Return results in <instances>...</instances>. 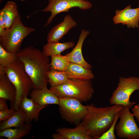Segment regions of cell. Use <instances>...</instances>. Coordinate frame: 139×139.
<instances>
[{"mask_svg": "<svg viewBox=\"0 0 139 139\" xmlns=\"http://www.w3.org/2000/svg\"><path fill=\"white\" fill-rule=\"evenodd\" d=\"M17 59L23 64L30 78L34 89L47 87V73L50 70L49 59L39 49L29 46L16 54Z\"/></svg>", "mask_w": 139, "mask_h": 139, "instance_id": "1", "label": "cell"}, {"mask_svg": "<svg viewBox=\"0 0 139 139\" xmlns=\"http://www.w3.org/2000/svg\"><path fill=\"white\" fill-rule=\"evenodd\" d=\"M87 113L82 121L83 125L93 139H97L110 128L116 114L123 106L97 107L93 103L86 105Z\"/></svg>", "mask_w": 139, "mask_h": 139, "instance_id": "2", "label": "cell"}, {"mask_svg": "<svg viewBox=\"0 0 139 139\" xmlns=\"http://www.w3.org/2000/svg\"><path fill=\"white\" fill-rule=\"evenodd\" d=\"M4 68L5 74L16 89V97L13 108L17 110L20 108L23 99L29 95L33 89V83L23 64L17 58Z\"/></svg>", "mask_w": 139, "mask_h": 139, "instance_id": "3", "label": "cell"}, {"mask_svg": "<svg viewBox=\"0 0 139 139\" xmlns=\"http://www.w3.org/2000/svg\"><path fill=\"white\" fill-rule=\"evenodd\" d=\"M50 89L59 98L75 99L86 102L92 97L94 92L90 80L69 79L62 84L50 87Z\"/></svg>", "mask_w": 139, "mask_h": 139, "instance_id": "4", "label": "cell"}, {"mask_svg": "<svg viewBox=\"0 0 139 139\" xmlns=\"http://www.w3.org/2000/svg\"><path fill=\"white\" fill-rule=\"evenodd\" d=\"M35 30L34 28L24 25L20 15L11 27L6 29L4 34L0 36V45L7 51L16 54L20 50L24 39Z\"/></svg>", "mask_w": 139, "mask_h": 139, "instance_id": "5", "label": "cell"}, {"mask_svg": "<svg viewBox=\"0 0 139 139\" xmlns=\"http://www.w3.org/2000/svg\"><path fill=\"white\" fill-rule=\"evenodd\" d=\"M136 90L139 91V77L133 76L120 77L117 87L112 92L109 99L110 104L120 105L132 108L137 104L131 101L130 98L132 94Z\"/></svg>", "mask_w": 139, "mask_h": 139, "instance_id": "6", "label": "cell"}, {"mask_svg": "<svg viewBox=\"0 0 139 139\" xmlns=\"http://www.w3.org/2000/svg\"><path fill=\"white\" fill-rule=\"evenodd\" d=\"M77 99L59 98V111L62 118L68 123L77 125L81 122L86 115V106Z\"/></svg>", "mask_w": 139, "mask_h": 139, "instance_id": "7", "label": "cell"}, {"mask_svg": "<svg viewBox=\"0 0 139 139\" xmlns=\"http://www.w3.org/2000/svg\"><path fill=\"white\" fill-rule=\"evenodd\" d=\"M47 6L40 11L50 12L51 15L44 26L45 27L49 25L55 16L63 12H68L69 10L74 7L83 10H88L92 7L91 3L86 0H48Z\"/></svg>", "mask_w": 139, "mask_h": 139, "instance_id": "8", "label": "cell"}, {"mask_svg": "<svg viewBox=\"0 0 139 139\" xmlns=\"http://www.w3.org/2000/svg\"><path fill=\"white\" fill-rule=\"evenodd\" d=\"M129 109L123 106L121 111L120 120L115 127L116 135L121 138L139 139V128L134 119V115L130 112Z\"/></svg>", "mask_w": 139, "mask_h": 139, "instance_id": "9", "label": "cell"}, {"mask_svg": "<svg viewBox=\"0 0 139 139\" xmlns=\"http://www.w3.org/2000/svg\"><path fill=\"white\" fill-rule=\"evenodd\" d=\"M129 5L121 10H117L113 18L114 24L126 25L128 28H138L139 22V7L131 8Z\"/></svg>", "mask_w": 139, "mask_h": 139, "instance_id": "10", "label": "cell"}, {"mask_svg": "<svg viewBox=\"0 0 139 139\" xmlns=\"http://www.w3.org/2000/svg\"><path fill=\"white\" fill-rule=\"evenodd\" d=\"M77 24L70 14L66 15L62 22L55 26L50 30L47 38L48 42H59Z\"/></svg>", "mask_w": 139, "mask_h": 139, "instance_id": "11", "label": "cell"}, {"mask_svg": "<svg viewBox=\"0 0 139 139\" xmlns=\"http://www.w3.org/2000/svg\"><path fill=\"white\" fill-rule=\"evenodd\" d=\"M90 32L88 30L82 29L76 46L71 52L65 55L70 62L75 63L85 68L91 69L92 68V65L85 60L82 52L83 43Z\"/></svg>", "mask_w": 139, "mask_h": 139, "instance_id": "12", "label": "cell"}, {"mask_svg": "<svg viewBox=\"0 0 139 139\" xmlns=\"http://www.w3.org/2000/svg\"><path fill=\"white\" fill-rule=\"evenodd\" d=\"M29 95L30 98L41 105H59V98L47 87L40 89L33 88Z\"/></svg>", "mask_w": 139, "mask_h": 139, "instance_id": "13", "label": "cell"}, {"mask_svg": "<svg viewBox=\"0 0 139 139\" xmlns=\"http://www.w3.org/2000/svg\"><path fill=\"white\" fill-rule=\"evenodd\" d=\"M16 97L15 88L5 74L4 68L0 67V98L10 101L13 108Z\"/></svg>", "mask_w": 139, "mask_h": 139, "instance_id": "14", "label": "cell"}, {"mask_svg": "<svg viewBox=\"0 0 139 139\" xmlns=\"http://www.w3.org/2000/svg\"><path fill=\"white\" fill-rule=\"evenodd\" d=\"M48 106L41 105L28 97L24 98L21 103L20 107L26 114L27 120L25 123H31L33 120L38 121L41 111Z\"/></svg>", "mask_w": 139, "mask_h": 139, "instance_id": "15", "label": "cell"}, {"mask_svg": "<svg viewBox=\"0 0 139 139\" xmlns=\"http://www.w3.org/2000/svg\"><path fill=\"white\" fill-rule=\"evenodd\" d=\"M64 72L69 79L91 80L94 78L91 69L85 68L75 63L70 62L67 68Z\"/></svg>", "mask_w": 139, "mask_h": 139, "instance_id": "16", "label": "cell"}, {"mask_svg": "<svg viewBox=\"0 0 139 139\" xmlns=\"http://www.w3.org/2000/svg\"><path fill=\"white\" fill-rule=\"evenodd\" d=\"M56 131L65 139H93L84 127L82 122L74 128H59Z\"/></svg>", "mask_w": 139, "mask_h": 139, "instance_id": "17", "label": "cell"}, {"mask_svg": "<svg viewBox=\"0 0 139 139\" xmlns=\"http://www.w3.org/2000/svg\"><path fill=\"white\" fill-rule=\"evenodd\" d=\"M27 120L26 114L20 107L15 110L13 115L7 120L0 122V131L10 128L19 127L23 126Z\"/></svg>", "mask_w": 139, "mask_h": 139, "instance_id": "18", "label": "cell"}, {"mask_svg": "<svg viewBox=\"0 0 139 139\" xmlns=\"http://www.w3.org/2000/svg\"><path fill=\"white\" fill-rule=\"evenodd\" d=\"M32 126L31 123H25L20 127L6 129L0 131V137L8 139H20L29 134Z\"/></svg>", "mask_w": 139, "mask_h": 139, "instance_id": "19", "label": "cell"}, {"mask_svg": "<svg viewBox=\"0 0 139 139\" xmlns=\"http://www.w3.org/2000/svg\"><path fill=\"white\" fill-rule=\"evenodd\" d=\"M75 43L72 41L60 43L59 42H48L43 47L42 51L46 56L61 55V53L69 48H73Z\"/></svg>", "mask_w": 139, "mask_h": 139, "instance_id": "20", "label": "cell"}, {"mask_svg": "<svg viewBox=\"0 0 139 139\" xmlns=\"http://www.w3.org/2000/svg\"><path fill=\"white\" fill-rule=\"evenodd\" d=\"M0 12L2 13L5 18L6 29L11 27L15 19L20 15L16 4L11 1L7 2Z\"/></svg>", "mask_w": 139, "mask_h": 139, "instance_id": "21", "label": "cell"}, {"mask_svg": "<svg viewBox=\"0 0 139 139\" xmlns=\"http://www.w3.org/2000/svg\"><path fill=\"white\" fill-rule=\"evenodd\" d=\"M48 82L50 87L66 82L69 79L64 71L50 70L47 73Z\"/></svg>", "mask_w": 139, "mask_h": 139, "instance_id": "22", "label": "cell"}, {"mask_svg": "<svg viewBox=\"0 0 139 139\" xmlns=\"http://www.w3.org/2000/svg\"><path fill=\"white\" fill-rule=\"evenodd\" d=\"M50 70L64 71L70 63L65 55H56L50 56Z\"/></svg>", "mask_w": 139, "mask_h": 139, "instance_id": "23", "label": "cell"}, {"mask_svg": "<svg viewBox=\"0 0 139 139\" xmlns=\"http://www.w3.org/2000/svg\"><path fill=\"white\" fill-rule=\"evenodd\" d=\"M16 59V54L7 51L0 45V67H7Z\"/></svg>", "mask_w": 139, "mask_h": 139, "instance_id": "24", "label": "cell"}, {"mask_svg": "<svg viewBox=\"0 0 139 139\" xmlns=\"http://www.w3.org/2000/svg\"><path fill=\"white\" fill-rule=\"evenodd\" d=\"M121 111L116 114L114 121L109 129L103 134L99 137L97 139H116L114 133L115 127L117 120L120 117Z\"/></svg>", "mask_w": 139, "mask_h": 139, "instance_id": "25", "label": "cell"}, {"mask_svg": "<svg viewBox=\"0 0 139 139\" xmlns=\"http://www.w3.org/2000/svg\"><path fill=\"white\" fill-rule=\"evenodd\" d=\"M15 111L13 108L0 110V122L5 121L11 117Z\"/></svg>", "mask_w": 139, "mask_h": 139, "instance_id": "26", "label": "cell"}, {"mask_svg": "<svg viewBox=\"0 0 139 139\" xmlns=\"http://www.w3.org/2000/svg\"><path fill=\"white\" fill-rule=\"evenodd\" d=\"M131 110L134 116L139 123V104L134 105L131 108Z\"/></svg>", "mask_w": 139, "mask_h": 139, "instance_id": "27", "label": "cell"}, {"mask_svg": "<svg viewBox=\"0 0 139 139\" xmlns=\"http://www.w3.org/2000/svg\"><path fill=\"white\" fill-rule=\"evenodd\" d=\"M7 100L0 98V110H2L8 109L6 103Z\"/></svg>", "mask_w": 139, "mask_h": 139, "instance_id": "28", "label": "cell"}, {"mask_svg": "<svg viewBox=\"0 0 139 139\" xmlns=\"http://www.w3.org/2000/svg\"><path fill=\"white\" fill-rule=\"evenodd\" d=\"M0 27L5 29V20L2 13L1 12H0Z\"/></svg>", "mask_w": 139, "mask_h": 139, "instance_id": "29", "label": "cell"}, {"mask_svg": "<svg viewBox=\"0 0 139 139\" xmlns=\"http://www.w3.org/2000/svg\"><path fill=\"white\" fill-rule=\"evenodd\" d=\"M52 137L53 139H65L62 135L58 133L53 134Z\"/></svg>", "mask_w": 139, "mask_h": 139, "instance_id": "30", "label": "cell"}, {"mask_svg": "<svg viewBox=\"0 0 139 139\" xmlns=\"http://www.w3.org/2000/svg\"><path fill=\"white\" fill-rule=\"evenodd\" d=\"M1 0H0V1H1ZM17 0L20 1L22 2H23V1H28V0Z\"/></svg>", "mask_w": 139, "mask_h": 139, "instance_id": "31", "label": "cell"}]
</instances>
